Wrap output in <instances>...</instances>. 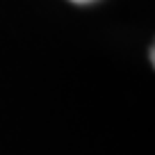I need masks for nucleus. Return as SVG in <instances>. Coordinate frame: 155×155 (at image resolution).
Instances as JSON below:
<instances>
[{"mask_svg": "<svg viewBox=\"0 0 155 155\" xmlns=\"http://www.w3.org/2000/svg\"><path fill=\"white\" fill-rule=\"evenodd\" d=\"M71 2H75V5H87V2H94V0H71Z\"/></svg>", "mask_w": 155, "mask_h": 155, "instance_id": "f257e3e1", "label": "nucleus"}]
</instances>
